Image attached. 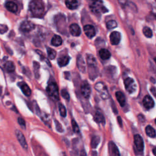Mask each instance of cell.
<instances>
[{
  "instance_id": "cell-1",
  "label": "cell",
  "mask_w": 156,
  "mask_h": 156,
  "mask_svg": "<svg viewBox=\"0 0 156 156\" xmlns=\"http://www.w3.org/2000/svg\"><path fill=\"white\" fill-rule=\"evenodd\" d=\"M29 9L34 16L39 17L44 13V4L41 0H32L30 2Z\"/></svg>"
},
{
  "instance_id": "cell-2",
  "label": "cell",
  "mask_w": 156,
  "mask_h": 156,
  "mask_svg": "<svg viewBox=\"0 0 156 156\" xmlns=\"http://www.w3.org/2000/svg\"><path fill=\"white\" fill-rule=\"evenodd\" d=\"M90 7L91 12L95 14L104 13L108 12V10L104 6L102 0H91Z\"/></svg>"
},
{
  "instance_id": "cell-3",
  "label": "cell",
  "mask_w": 156,
  "mask_h": 156,
  "mask_svg": "<svg viewBox=\"0 0 156 156\" xmlns=\"http://www.w3.org/2000/svg\"><path fill=\"white\" fill-rule=\"evenodd\" d=\"M46 91L48 95L53 99L57 101L59 99L58 88L56 83L52 82L48 85L46 88Z\"/></svg>"
},
{
  "instance_id": "cell-4",
  "label": "cell",
  "mask_w": 156,
  "mask_h": 156,
  "mask_svg": "<svg viewBox=\"0 0 156 156\" xmlns=\"http://www.w3.org/2000/svg\"><path fill=\"white\" fill-rule=\"evenodd\" d=\"M94 89L100 94L102 99H106L108 98L109 94L107 86L104 82H97L94 85Z\"/></svg>"
},
{
  "instance_id": "cell-5",
  "label": "cell",
  "mask_w": 156,
  "mask_h": 156,
  "mask_svg": "<svg viewBox=\"0 0 156 156\" xmlns=\"http://www.w3.org/2000/svg\"><path fill=\"white\" fill-rule=\"evenodd\" d=\"M124 86L126 90L129 92V93L131 94L135 91L136 85L134 80L130 77H126L124 81Z\"/></svg>"
},
{
  "instance_id": "cell-6",
  "label": "cell",
  "mask_w": 156,
  "mask_h": 156,
  "mask_svg": "<svg viewBox=\"0 0 156 156\" xmlns=\"http://www.w3.org/2000/svg\"><path fill=\"white\" fill-rule=\"evenodd\" d=\"M80 91L83 98H88L91 94V87L90 84L86 81L82 82L80 87Z\"/></svg>"
},
{
  "instance_id": "cell-7",
  "label": "cell",
  "mask_w": 156,
  "mask_h": 156,
  "mask_svg": "<svg viewBox=\"0 0 156 156\" xmlns=\"http://www.w3.org/2000/svg\"><path fill=\"white\" fill-rule=\"evenodd\" d=\"M134 144L138 152H142L144 149V142L142 137L139 134L134 135Z\"/></svg>"
},
{
  "instance_id": "cell-8",
  "label": "cell",
  "mask_w": 156,
  "mask_h": 156,
  "mask_svg": "<svg viewBox=\"0 0 156 156\" xmlns=\"http://www.w3.org/2000/svg\"><path fill=\"white\" fill-rule=\"evenodd\" d=\"M35 27V25L30 21H24L20 26V30L23 32H29L32 30Z\"/></svg>"
},
{
  "instance_id": "cell-9",
  "label": "cell",
  "mask_w": 156,
  "mask_h": 156,
  "mask_svg": "<svg viewBox=\"0 0 156 156\" xmlns=\"http://www.w3.org/2000/svg\"><path fill=\"white\" fill-rule=\"evenodd\" d=\"M121 34L119 32L114 31L112 32L110 35V41L112 44L116 45L119 44L121 41Z\"/></svg>"
},
{
  "instance_id": "cell-10",
  "label": "cell",
  "mask_w": 156,
  "mask_h": 156,
  "mask_svg": "<svg viewBox=\"0 0 156 156\" xmlns=\"http://www.w3.org/2000/svg\"><path fill=\"white\" fill-rule=\"evenodd\" d=\"M143 104L145 108H146L147 110H149L154 107V101L149 95H146L144 97L143 99Z\"/></svg>"
},
{
  "instance_id": "cell-11",
  "label": "cell",
  "mask_w": 156,
  "mask_h": 156,
  "mask_svg": "<svg viewBox=\"0 0 156 156\" xmlns=\"http://www.w3.org/2000/svg\"><path fill=\"white\" fill-rule=\"evenodd\" d=\"M15 133H16V138H17L19 143H20L21 146L24 149H27V144L26 138H25L24 135L23 134V133L19 130H16L15 132Z\"/></svg>"
},
{
  "instance_id": "cell-12",
  "label": "cell",
  "mask_w": 156,
  "mask_h": 156,
  "mask_svg": "<svg viewBox=\"0 0 156 156\" xmlns=\"http://www.w3.org/2000/svg\"><path fill=\"white\" fill-rule=\"evenodd\" d=\"M83 30L86 36L89 38H92L96 34L94 27L90 24L85 25L83 27Z\"/></svg>"
},
{
  "instance_id": "cell-13",
  "label": "cell",
  "mask_w": 156,
  "mask_h": 156,
  "mask_svg": "<svg viewBox=\"0 0 156 156\" xmlns=\"http://www.w3.org/2000/svg\"><path fill=\"white\" fill-rule=\"evenodd\" d=\"M69 32L74 37H78L81 34V29L77 24L74 23L70 25Z\"/></svg>"
},
{
  "instance_id": "cell-14",
  "label": "cell",
  "mask_w": 156,
  "mask_h": 156,
  "mask_svg": "<svg viewBox=\"0 0 156 156\" xmlns=\"http://www.w3.org/2000/svg\"><path fill=\"white\" fill-rule=\"evenodd\" d=\"M108 151H109V154L111 155L117 156V155H120L119 150H118L117 146L112 141H110L108 143Z\"/></svg>"
},
{
  "instance_id": "cell-15",
  "label": "cell",
  "mask_w": 156,
  "mask_h": 156,
  "mask_svg": "<svg viewBox=\"0 0 156 156\" xmlns=\"http://www.w3.org/2000/svg\"><path fill=\"white\" fill-rule=\"evenodd\" d=\"M115 96L117 101H118L119 105L121 107H123L126 104V98L124 93L121 91H116L115 93Z\"/></svg>"
},
{
  "instance_id": "cell-16",
  "label": "cell",
  "mask_w": 156,
  "mask_h": 156,
  "mask_svg": "<svg viewBox=\"0 0 156 156\" xmlns=\"http://www.w3.org/2000/svg\"><path fill=\"white\" fill-rule=\"evenodd\" d=\"M87 61L89 66L91 68H96L97 66V62L94 57L91 54L87 55Z\"/></svg>"
},
{
  "instance_id": "cell-17",
  "label": "cell",
  "mask_w": 156,
  "mask_h": 156,
  "mask_svg": "<svg viewBox=\"0 0 156 156\" xmlns=\"http://www.w3.org/2000/svg\"><path fill=\"white\" fill-rule=\"evenodd\" d=\"M77 67L79 68V69L81 72L84 73L85 71V68H86L85 63L83 58L81 57V55H79V57H77Z\"/></svg>"
},
{
  "instance_id": "cell-18",
  "label": "cell",
  "mask_w": 156,
  "mask_h": 156,
  "mask_svg": "<svg viewBox=\"0 0 156 156\" xmlns=\"http://www.w3.org/2000/svg\"><path fill=\"white\" fill-rule=\"evenodd\" d=\"M94 119L96 122H97L98 123H101V124H105L104 116L102 113L99 110L96 112V113L94 115Z\"/></svg>"
},
{
  "instance_id": "cell-19",
  "label": "cell",
  "mask_w": 156,
  "mask_h": 156,
  "mask_svg": "<svg viewBox=\"0 0 156 156\" xmlns=\"http://www.w3.org/2000/svg\"><path fill=\"white\" fill-rule=\"evenodd\" d=\"M5 7L9 11L12 13H16L18 11V6L16 4L12 1L7 2L5 4Z\"/></svg>"
},
{
  "instance_id": "cell-20",
  "label": "cell",
  "mask_w": 156,
  "mask_h": 156,
  "mask_svg": "<svg viewBox=\"0 0 156 156\" xmlns=\"http://www.w3.org/2000/svg\"><path fill=\"white\" fill-rule=\"evenodd\" d=\"M20 88L24 95L26 96H30L31 94V90L29 87L24 82H21L20 85Z\"/></svg>"
},
{
  "instance_id": "cell-21",
  "label": "cell",
  "mask_w": 156,
  "mask_h": 156,
  "mask_svg": "<svg viewBox=\"0 0 156 156\" xmlns=\"http://www.w3.org/2000/svg\"><path fill=\"white\" fill-rule=\"evenodd\" d=\"M70 57L68 55H63L58 58V64L60 66H65L69 63Z\"/></svg>"
},
{
  "instance_id": "cell-22",
  "label": "cell",
  "mask_w": 156,
  "mask_h": 156,
  "mask_svg": "<svg viewBox=\"0 0 156 156\" xmlns=\"http://www.w3.org/2000/svg\"><path fill=\"white\" fill-rule=\"evenodd\" d=\"M65 4L68 9L74 10L78 7V2L77 0H65Z\"/></svg>"
},
{
  "instance_id": "cell-23",
  "label": "cell",
  "mask_w": 156,
  "mask_h": 156,
  "mask_svg": "<svg viewBox=\"0 0 156 156\" xmlns=\"http://www.w3.org/2000/svg\"><path fill=\"white\" fill-rule=\"evenodd\" d=\"M99 55L102 60H107L111 57L110 52L106 49H101L99 50Z\"/></svg>"
},
{
  "instance_id": "cell-24",
  "label": "cell",
  "mask_w": 156,
  "mask_h": 156,
  "mask_svg": "<svg viewBox=\"0 0 156 156\" xmlns=\"http://www.w3.org/2000/svg\"><path fill=\"white\" fill-rule=\"evenodd\" d=\"M62 43V38L58 35H55L51 39V44L54 46H58L61 45Z\"/></svg>"
},
{
  "instance_id": "cell-25",
  "label": "cell",
  "mask_w": 156,
  "mask_h": 156,
  "mask_svg": "<svg viewBox=\"0 0 156 156\" xmlns=\"http://www.w3.org/2000/svg\"><path fill=\"white\" fill-rule=\"evenodd\" d=\"M4 68L8 73H12L15 69V64L12 61H7L4 65Z\"/></svg>"
},
{
  "instance_id": "cell-26",
  "label": "cell",
  "mask_w": 156,
  "mask_h": 156,
  "mask_svg": "<svg viewBox=\"0 0 156 156\" xmlns=\"http://www.w3.org/2000/svg\"><path fill=\"white\" fill-rule=\"evenodd\" d=\"M146 133L147 134V136L151 138H154L155 136V129L151 126L148 125L146 129H145Z\"/></svg>"
},
{
  "instance_id": "cell-27",
  "label": "cell",
  "mask_w": 156,
  "mask_h": 156,
  "mask_svg": "<svg viewBox=\"0 0 156 156\" xmlns=\"http://www.w3.org/2000/svg\"><path fill=\"white\" fill-rule=\"evenodd\" d=\"M100 142V138L98 136H94L91 138V146L93 148H96Z\"/></svg>"
},
{
  "instance_id": "cell-28",
  "label": "cell",
  "mask_w": 156,
  "mask_h": 156,
  "mask_svg": "<svg viewBox=\"0 0 156 156\" xmlns=\"http://www.w3.org/2000/svg\"><path fill=\"white\" fill-rule=\"evenodd\" d=\"M47 52H48V56L49 59L53 60L55 58L57 52L55 50L51 49V48H48L47 49Z\"/></svg>"
},
{
  "instance_id": "cell-29",
  "label": "cell",
  "mask_w": 156,
  "mask_h": 156,
  "mask_svg": "<svg viewBox=\"0 0 156 156\" xmlns=\"http://www.w3.org/2000/svg\"><path fill=\"white\" fill-rule=\"evenodd\" d=\"M143 33L147 38H151L152 37V31L149 27H144L143 29Z\"/></svg>"
},
{
  "instance_id": "cell-30",
  "label": "cell",
  "mask_w": 156,
  "mask_h": 156,
  "mask_svg": "<svg viewBox=\"0 0 156 156\" xmlns=\"http://www.w3.org/2000/svg\"><path fill=\"white\" fill-rule=\"evenodd\" d=\"M58 109H59V112H60V114L62 117H65L66 115V108L65 107V106L60 103L58 104Z\"/></svg>"
},
{
  "instance_id": "cell-31",
  "label": "cell",
  "mask_w": 156,
  "mask_h": 156,
  "mask_svg": "<svg viewBox=\"0 0 156 156\" xmlns=\"http://www.w3.org/2000/svg\"><path fill=\"white\" fill-rule=\"evenodd\" d=\"M107 27L108 29L115 28L117 26V23L115 20H110L107 23Z\"/></svg>"
},
{
  "instance_id": "cell-32",
  "label": "cell",
  "mask_w": 156,
  "mask_h": 156,
  "mask_svg": "<svg viewBox=\"0 0 156 156\" xmlns=\"http://www.w3.org/2000/svg\"><path fill=\"white\" fill-rule=\"evenodd\" d=\"M71 124H72V127H73V129L74 132L75 133H79L80 130H79V126H78L77 124L76 123V122L74 119L71 120Z\"/></svg>"
},
{
  "instance_id": "cell-33",
  "label": "cell",
  "mask_w": 156,
  "mask_h": 156,
  "mask_svg": "<svg viewBox=\"0 0 156 156\" xmlns=\"http://www.w3.org/2000/svg\"><path fill=\"white\" fill-rule=\"evenodd\" d=\"M61 95L63 98H64L66 101L69 100V95L66 89H63L61 91Z\"/></svg>"
},
{
  "instance_id": "cell-34",
  "label": "cell",
  "mask_w": 156,
  "mask_h": 156,
  "mask_svg": "<svg viewBox=\"0 0 156 156\" xmlns=\"http://www.w3.org/2000/svg\"><path fill=\"white\" fill-rule=\"evenodd\" d=\"M18 122L19 124H20L21 126H22L23 127L25 128L26 122H25V121H24V119L23 118H20V117L18 118Z\"/></svg>"
},
{
  "instance_id": "cell-35",
  "label": "cell",
  "mask_w": 156,
  "mask_h": 156,
  "mask_svg": "<svg viewBox=\"0 0 156 156\" xmlns=\"http://www.w3.org/2000/svg\"><path fill=\"white\" fill-rule=\"evenodd\" d=\"M7 29H8V28H7V27L6 26H5V25H1L0 24V33L1 34L5 33L7 31Z\"/></svg>"
},
{
  "instance_id": "cell-36",
  "label": "cell",
  "mask_w": 156,
  "mask_h": 156,
  "mask_svg": "<svg viewBox=\"0 0 156 156\" xmlns=\"http://www.w3.org/2000/svg\"><path fill=\"white\" fill-rule=\"evenodd\" d=\"M151 91H152V93L154 95H155V88L154 87H152L151 89Z\"/></svg>"
},
{
  "instance_id": "cell-37",
  "label": "cell",
  "mask_w": 156,
  "mask_h": 156,
  "mask_svg": "<svg viewBox=\"0 0 156 156\" xmlns=\"http://www.w3.org/2000/svg\"><path fill=\"white\" fill-rule=\"evenodd\" d=\"M119 1L120 2V3H121V4H124V3H125L124 0H119Z\"/></svg>"
},
{
  "instance_id": "cell-38",
  "label": "cell",
  "mask_w": 156,
  "mask_h": 156,
  "mask_svg": "<svg viewBox=\"0 0 156 156\" xmlns=\"http://www.w3.org/2000/svg\"><path fill=\"white\" fill-rule=\"evenodd\" d=\"M155 147H154V148L153 149V151H152V152H153V154H154V155H155Z\"/></svg>"
}]
</instances>
